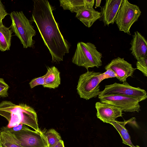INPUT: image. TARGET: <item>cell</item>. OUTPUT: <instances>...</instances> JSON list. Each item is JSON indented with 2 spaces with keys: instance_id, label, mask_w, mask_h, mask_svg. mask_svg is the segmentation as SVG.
I'll return each mask as SVG.
<instances>
[{
  "instance_id": "15",
  "label": "cell",
  "mask_w": 147,
  "mask_h": 147,
  "mask_svg": "<svg viewBox=\"0 0 147 147\" xmlns=\"http://www.w3.org/2000/svg\"><path fill=\"white\" fill-rule=\"evenodd\" d=\"M47 71L44 76V88L55 89L61 84L60 72L55 67H48Z\"/></svg>"
},
{
  "instance_id": "7",
  "label": "cell",
  "mask_w": 147,
  "mask_h": 147,
  "mask_svg": "<svg viewBox=\"0 0 147 147\" xmlns=\"http://www.w3.org/2000/svg\"><path fill=\"white\" fill-rule=\"evenodd\" d=\"M101 73L88 70L80 75L76 89L80 98L88 100L100 94L99 84Z\"/></svg>"
},
{
  "instance_id": "1",
  "label": "cell",
  "mask_w": 147,
  "mask_h": 147,
  "mask_svg": "<svg viewBox=\"0 0 147 147\" xmlns=\"http://www.w3.org/2000/svg\"><path fill=\"white\" fill-rule=\"evenodd\" d=\"M31 21L36 24L45 45L52 57V62L63 61L69 52L70 45L65 39L55 20L53 11L55 9L47 0H35Z\"/></svg>"
},
{
  "instance_id": "12",
  "label": "cell",
  "mask_w": 147,
  "mask_h": 147,
  "mask_svg": "<svg viewBox=\"0 0 147 147\" xmlns=\"http://www.w3.org/2000/svg\"><path fill=\"white\" fill-rule=\"evenodd\" d=\"M123 0H106L105 5L101 7L100 18L104 26L113 24Z\"/></svg>"
},
{
  "instance_id": "6",
  "label": "cell",
  "mask_w": 147,
  "mask_h": 147,
  "mask_svg": "<svg viewBox=\"0 0 147 147\" xmlns=\"http://www.w3.org/2000/svg\"><path fill=\"white\" fill-rule=\"evenodd\" d=\"M141 13L140 8L137 5L131 4L127 0H123L115 22L120 31L130 35V29L138 21Z\"/></svg>"
},
{
  "instance_id": "19",
  "label": "cell",
  "mask_w": 147,
  "mask_h": 147,
  "mask_svg": "<svg viewBox=\"0 0 147 147\" xmlns=\"http://www.w3.org/2000/svg\"><path fill=\"white\" fill-rule=\"evenodd\" d=\"M60 6L64 10H69L76 13L86 7L85 0H60Z\"/></svg>"
},
{
  "instance_id": "27",
  "label": "cell",
  "mask_w": 147,
  "mask_h": 147,
  "mask_svg": "<svg viewBox=\"0 0 147 147\" xmlns=\"http://www.w3.org/2000/svg\"><path fill=\"white\" fill-rule=\"evenodd\" d=\"M53 147H65L63 141L61 140Z\"/></svg>"
},
{
  "instance_id": "29",
  "label": "cell",
  "mask_w": 147,
  "mask_h": 147,
  "mask_svg": "<svg viewBox=\"0 0 147 147\" xmlns=\"http://www.w3.org/2000/svg\"><path fill=\"white\" fill-rule=\"evenodd\" d=\"M0 147H7L3 144L0 141Z\"/></svg>"
},
{
  "instance_id": "4",
  "label": "cell",
  "mask_w": 147,
  "mask_h": 147,
  "mask_svg": "<svg viewBox=\"0 0 147 147\" xmlns=\"http://www.w3.org/2000/svg\"><path fill=\"white\" fill-rule=\"evenodd\" d=\"M101 53L97 50L95 45L90 42H81L78 43L72 62L76 65L88 68H99L102 65Z\"/></svg>"
},
{
  "instance_id": "2",
  "label": "cell",
  "mask_w": 147,
  "mask_h": 147,
  "mask_svg": "<svg viewBox=\"0 0 147 147\" xmlns=\"http://www.w3.org/2000/svg\"><path fill=\"white\" fill-rule=\"evenodd\" d=\"M0 115L8 121L7 127L8 128L22 124L31 127L35 131H41L36 111L25 104L17 105L9 101H3L0 103Z\"/></svg>"
},
{
  "instance_id": "13",
  "label": "cell",
  "mask_w": 147,
  "mask_h": 147,
  "mask_svg": "<svg viewBox=\"0 0 147 147\" xmlns=\"http://www.w3.org/2000/svg\"><path fill=\"white\" fill-rule=\"evenodd\" d=\"M130 50L135 58L138 60L147 55V41L145 37L138 31L134 32L130 43Z\"/></svg>"
},
{
  "instance_id": "16",
  "label": "cell",
  "mask_w": 147,
  "mask_h": 147,
  "mask_svg": "<svg viewBox=\"0 0 147 147\" xmlns=\"http://www.w3.org/2000/svg\"><path fill=\"white\" fill-rule=\"evenodd\" d=\"M134 118H132L128 120L122 122L115 120L110 121L109 123L112 125L118 132L121 138L122 143L131 147H134V146L131 142L130 137L127 130L125 127V125L131 121Z\"/></svg>"
},
{
  "instance_id": "18",
  "label": "cell",
  "mask_w": 147,
  "mask_h": 147,
  "mask_svg": "<svg viewBox=\"0 0 147 147\" xmlns=\"http://www.w3.org/2000/svg\"><path fill=\"white\" fill-rule=\"evenodd\" d=\"M10 28L3 24L0 26V51H1L10 50L12 33Z\"/></svg>"
},
{
  "instance_id": "22",
  "label": "cell",
  "mask_w": 147,
  "mask_h": 147,
  "mask_svg": "<svg viewBox=\"0 0 147 147\" xmlns=\"http://www.w3.org/2000/svg\"><path fill=\"white\" fill-rule=\"evenodd\" d=\"M9 88L8 85L3 78H0V97L5 98L7 97Z\"/></svg>"
},
{
  "instance_id": "28",
  "label": "cell",
  "mask_w": 147,
  "mask_h": 147,
  "mask_svg": "<svg viewBox=\"0 0 147 147\" xmlns=\"http://www.w3.org/2000/svg\"><path fill=\"white\" fill-rule=\"evenodd\" d=\"M101 0H96L95 8L100 7V5L101 2Z\"/></svg>"
},
{
  "instance_id": "20",
  "label": "cell",
  "mask_w": 147,
  "mask_h": 147,
  "mask_svg": "<svg viewBox=\"0 0 147 147\" xmlns=\"http://www.w3.org/2000/svg\"><path fill=\"white\" fill-rule=\"evenodd\" d=\"M48 147H53L61 140L60 134L55 129H51L45 134Z\"/></svg>"
},
{
  "instance_id": "8",
  "label": "cell",
  "mask_w": 147,
  "mask_h": 147,
  "mask_svg": "<svg viewBox=\"0 0 147 147\" xmlns=\"http://www.w3.org/2000/svg\"><path fill=\"white\" fill-rule=\"evenodd\" d=\"M119 95L132 98L139 102L145 100L147 98L145 90L138 87L136 88L130 85L126 81L123 84L115 82L106 85L104 90L100 91V96Z\"/></svg>"
},
{
  "instance_id": "30",
  "label": "cell",
  "mask_w": 147,
  "mask_h": 147,
  "mask_svg": "<svg viewBox=\"0 0 147 147\" xmlns=\"http://www.w3.org/2000/svg\"><path fill=\"white\" fill-rule=\"evenodd\" d=\"M134 147H140V146H138V145H136V146H135Z\"/></svg>"
},
{
  "instance_id": "3",
  "label": "cell",
  "mask_w": 147,
  "mask_h": 147,
  "mask_svg": "<svg viewBox=\"0 0 147 147\" xmlns=\"http://www.w3.org/2000/svg\"><path fill=\"white\" fill-rule=\"evenodd\" d=\"M9 15L12 21L10 28L20 39L23 48H33L35 41L32 37L36 35V32L31 21L22 11H13Z\"/></svg>"
},
{
  "instance_id": "24",
  "label": "cell",
  "mask_w": 147,
  "mask_h": 147,
  "mask_svg": "<svg viewBox=\"0 0 147 147\" xmlns=\"http://www.w3.org/2000/svg\"><path fill=\"white\" fill-rule=\"evenodd\" d=\"M114 77H117L116 74L111 69H108L105 72L100 74V81L101 82L105 79Z\"/></svg>"
},
{
  "instance_id": "23",
  "label": "cell",
  "mask_w": 147,
  "mask_h": 147,
  "mask_svg": "<svg viewBox=\"0 0 147 147\" xmlns=\"http://www.w3.org/2000/svg\"><path fill=\"white\" fill-rule=\"evenodd\" d=\"M44 76L34 78L31 80L29 84L31 88L39 85H43L44 84Z\"/></svg>"
},
{
  "instance_id": "5",
  "label": "cell",
  "mask_w": 147,
  "mask_h": 147,
  "mask_svg": "<svg viewBox=\"0 0 147 147\" xmlns=\"http://www.w3.org/2000/svg\"><path fill=\"white\" fill-rule=\"evenodd\" d=\"M7 127L22 147H48L45 134L41 131H33L22 124L11 128Z\"/></svg>"
},
{
  "instance_id": "10",
  "label": "cell",
  "mask_w": 147,
  "mask_h": 147,
  "mask_svg": "<svg viewBox=\"0 0 147 147\" xmlns=\"http://www.w3.org/2000/svg\"><path fill=\"white\" fill-rule=\"evenodd\" d=\"M106 70L110 69L117 75V78L121 82L126 81L127 78L131 76L136 68L132 67L131 64L125 61L124 58L118 57L112 60L105 67Z\"/></svg>"
},
{
  "instance_id": "14",
  "label": "cell",
  "mask_w": 147,
  "mask_h": 147,
  "mask_svg": "<svg viewBox=\"0 0 147 147\" xmlns=\"http://www.w3.org/2000/svg\"><path fill=\"white\" fill-rule=\"evenodd\" d=\"M76 17L86 26L90 27L93 24L100 18V13L93 7H85L76 13Z\"/></svg>"
},
{
  "instance_id": "25",
  "label": "cell",
  "mask_w": 147,
  "mask_h": 147,
  "mask_svg": "<svg viewBox=\"0 0 147 147\" xmlns=\"http://www.w3.org/2000/svg\"><path fill=\"white\" fill-rule=\"evenodd\" d=\"M8 14L6 12L4 5L0 0V26L3 24L2 20Z\"/></svg>"
},
{
  "instance_id": "11",
  "label": "cell",
  "mask_w": 147,
  "mask_h": 147,
  "mask_svg": "<svg viewBox=\"0 0 147 147\" xmlns=\"http://www.w3.org/2000/svg\"><path fill=\"white\" fill-rule=\"evenodd\" d=\"M96 116L104 123H109L122 117V111L119 108L106 103L97 102L95 104Z\"/></svg>"
},
{
  "instance_id": "9",
  "label": "cell",
  "mask_w": 147,
  "mask_h": 147,
  "mask_svg": "<svg viewBox=\"0 0 147 147\" xmlns=\"http://www.w3.org/2000/svg\"><path fill=\"white\" fill-rule=\"evenodd\" d=\"M100 102L106 103L120 109L125 112H139L140 106L139 101L134 98L125 96L112 95L98 96Z\"/></svg>"
},
{
  "instance_id": "17",
  "label": "cell",
  "mask_w": 147,
  "mask_h": 147,
  "mask_svg": "<svg viewBox=\"0 0 147 147\" xmlns=\"http://www.w3.org/2000/svg\"><path fill=\"white\" fill-rule=\"evenodd\" d=\"M0 141L7 147H22L13 134L7 128V126L0 130Z\"/></svg>"
},
{
  "instance_id": "21",
  "label": "cell",
  "mask_w": 147,
  "mask_h": 147,
  "mask_svg": "<svg viewBox=\"0 0 147 147\" xmlns=\"http://www.w3.org/2000/svg\"><path fill=\"white\" fill-rule=\"evenodd\" d=\"M136 69L140 71L145 76H147V55L137 60Z\"/></svg>"
},
{
  "instance_id": "26",
  "label": "cell",
  "mask_w": 147,
  "mask_h": 147,
  "mask_svg": "<svg viewBox=\"0 0 147 147\" xmlns=\"http://www.w3.org/2000/svg\"><path fill=\"white\" fill-rule=\"evenodd\" d=\"M94 0H85L86 7L92 8L94 5Z\"/></svg>"
}]
</instances>
